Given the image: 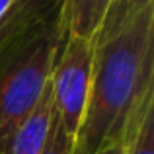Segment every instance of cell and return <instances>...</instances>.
I'll return each instance as SVG.
<instances>
[{
	"label": "cell",
	"instance_id": "1",
	"mask_svg": "<svg viewBox=\"0 0 154 154\" xmlns=\"http://www.w3.org/2000/svg\"><path fill=\"white\" fill-rule=\"evenodd\" d=\"M154 102V6L94 37L88 100L72 154L123 144L137 117Z\"/></svg>",
	"mask_w": 154,
	"mask_h": 154
},
{
	"label": "cell",
	"instance_id": "2",
	"mask_svg": "<svg viewBox=\"0 0 154 154\" xmlns=\"http://www.w3.org/2000/svg\"><path fill=\"white\" fill-rule=\"evenodd\" d=\"M59 45L60 31L47 35L0 72V154H8L20 125L39 102Z\"/></svg>",
	"mask_w": 154,
	"mask_h": 154
},
{
	"label": "cell",
	"instance_id": "3",
	"mask_svg": "<svg viewBox=\"0 0 154 154\" xmlns=\"http://www.w3.org/2000/svg\"><path fill=\"white\" fill-rule=\"evenodd\" d=\"M94 66V39L63 37L49 72V88L63 131L74 143L84 115Z\"/></svg>",
	"mask_w": 154,
	"mask_h": 154
},
{
	"label": "cell",
	"instance_id": "4",
	"mask_svg": "<svg viewBox=\"0 0 154 154\" xmlns=\"http://www.w3.org/2000/svg\"><path fill=\"white\" fill-rule=\"evenodd\" d=\"M66 0H12L0 16V72L33 45L60 31Z\"/></svg>",
	"mask_w": 154,
	"mask_h": 154
},
{
	"label": "cell",
	"instance_id": "5",
	"mask_svg": "<svg viewBox=\"0 0 154 154\" xmlns=\"http://www.w3.org/2000/svg\"><path fill=\"white\" fill-rule=\"evenodd\" d=\"M51 113H53V96L47 82L39 102L31 109V113L23 119L12 140L8 154H41L45 148L47 137L51 129Z\"/></svg>",
	"mask_w": 154,
	"mask_h": 154
},
{
	"label": "cell",
	"instance_id": "6",
	"mask_svg": "<svg viewBox=\"0 0 154 154\" xmlns=\"http://www.w3.org/2000/svg\"><path fill=\"white\" fill-rule=\"evenodd\" d=\"M111 2L113 0H66L60 20V39H94Z\"/></svg>",
	"mask_w": 154,
	"mask_h": 154
},
{
	"label": "cell",
	"instance_id": "7",
	"mask_svg": "<svg viewBox=\"0 0 154 154\" xmlns=\"http://www.w3.org/2000/svg\"><path fill=\"white\" fill-rule=\"evenodd\" d=\"M154 105L143 113L123 140L125 154H154Z\"/></svg>",
	"mask_w": 154,
	"mask_h": 154
},
{
	"label": "cell",
	"instance_id": "8",
	"mask_svg": "<svg viewBox=\"0 0 154 154\" xmlns=\"http://www.w3.org/2000/svg\"><path fill=\"white\" fill-rule=\"evenodd\" d=\"M146 6H154V0H113L96 35L107 33V31L115 29L125 18H129V16L144 10Z\"/></svg>",
	"mask_w": 154,
	"mask_h": 154
},
{
	"label": "cell",
	"instance_id": "9",
	"mask_svg": "<svg viewBox=\"0 0 154 154\" xmlns=\"http://www.w3.org/2000/svg\"><path fill=\"white\" fill-rule=\"evenodd\" d=\"M41 154H72V139L63 131L55 109L51 113V129Z\"/></svg>",
	"mask_w": 154,
	"mask_h": 154
},
{
	"label": "cell",
	"instance_id": "10",
	"mask_svg": "<svg viewBox=\"0 0 154 154\" xmlns=\"http://www.w3.org/2000/svg\"><path fill=\"white\" fill-rule=\"evenodd\" d=\"M100 154H125V150H123V144H115V146H109L105 150H102Z\"/></svg>",
	"mask_w": 154,
	"mask_h": 154
},
{
	"label": "cell",
	"instance_id": "11",
	"mask_svg": "<svg viewBox=\"0 0 154 154\" xmlns=\"http://www.w3.org/2000/svg\"><path fill=\"white\" fill-rule=\"evenodd\" d=\"M10 2H12V0H0V16L4 14V10L8 8V4H10Z\"/></svg>",
	"mask_w": 154,
	"mask_h": 154
}]
</instances>
